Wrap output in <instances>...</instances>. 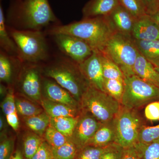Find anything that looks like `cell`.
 Instances as JSON below:
<instances>
[{
  "label": "cell",
  "mask_w": 159,
  "mask_h": 159,
  "mask_svg": "<svg viewBox=\"0 0 159 159\" xmlns=\"http://www.w3.org/2000/svg\"><path fill=\"white\" fill-rule=\"evenodd\" d=\"M50 35L64 34L83 40L93 52L102 53L109 40L116 32L107 16L83 18L66 25H56L48 30Z\"/></svg>",
  "instance_id": "cell-1"
},
{
  "label": "cell",
  "mask_w": 159,
  "mask_h": 159,
  "mask_svg": "<svg viewBox=\"0 0 159 159\" xmlns=\"http://www.w3.org/2000/svg\"><path fill=\"white\" fill-rule=\"evenodd\" d=\"M9 14L22 30L41 31L49 24L58 22L48 0H16L10 7Z\"/></svg>",
  "instance_id": "cell-2"
},
{
  "label": "cell",
  "mask_w": 159,
  "mask_h": 159,
  "mask_svg": "<svg viewBox=\"0 0 159 159\" xmlns=\"http://www.w3.org/2000/svg\"><path fill=\"white\" fill-rule=\"evenodd\" d=\"M57 60L46 67L44 74L68 91L77 101H81L89 84L83 75L79 65L69 58Z\"/></svg>",
  "instance_id": "cell-3"
},
{
  "label": "cell",
  "mask_w": 159,
  "mask_h": 159,
  "mask_svg": "<svg viewBox=\"0 0 159 159\" xmlns=\"http://www.w3.org/2000/svg\"><path fill=\"white\" fill-rule=\"evenodd\" d=\"M139 53L131 36L115 32L109 40L102 54L116 63L124 77L135 75L134 66Z\"/></svg>",
  "instance_id": "cell-4"
},
{
  "label": "cell",
  "mask_w": 159,
  "mask_h": 159,
  "mask_svg": "<svg viewBox=\"0 0 159 159\" xmlns=\"http://www.w3.org/2000/svg\"><path fill=\"white\" fill-rule=\"evenodd\" d=\"M7 28L23 61L36 63L47 58L48 47L41 31Z\"/></svg>",
  "instance_id": "cell-5"
},
{
  "label": "cell",
  "mask_w": 159,
  "mask_h": 159,
  "mask_svg": "<svg viewBox=\"0 0 159 159\" xmlns=\"http://www.w3.org/2000/svg\"><path fill=\"white\" fill-rule=\"evenodd\" d=\"M83 106L101 123L114 119L120 111V102L107 93L89 85L81 98Z\"/></svg>",
  "instance_id": "cell-6"
},
{
  "label": "cell",
  "mask_w": 159,
  "mask_h": 159,
  "mask_svg": "<svg viewBox=\"0 0 159 159\" xmlns=\"http://www.w3.org/2000/svg\"><path fill=\"white\" fill-rule=\"evenodd\" d=\"M124 91L121 103L134 110L154 101H159V88L136 75L125 77Z\"/></svg>",
  "instance_id": "cell-7"
},
{
  "label": "cell",
  "mask_w": 159,
  "mask_h": 159,
  "mask_svg": "<svg viewBox=\"0 0 159 159\" xmlns=\"http://www.w3.org/2000/svg\"><path fill=\"white\" fill-rule=\"evenodd\" d=\"M116 138L115 143L123 148L134 145L139 141L143 125L139 115L132 109L121 107L115 118Z\"/></svg>",
  "instance_id": "cell-8"
},
{
  "label": "cell",
  "mask_w": 159,
  "mask_h": 159,
  "mask_svg": "<svg viewBox=\"0 0 159 159\" xmlns=\"http://www.w3.org/2000/svg\"><path fill=\"white\" fill-rule=\"evenodd\" d=\"M59 50L77 64L82 63L93 54V50L83 40L70 34L52 35Z\"/></svg>",
  "instance_id": "cell-9"
},
{
  "label": "cell",
  "mask_w": 159,
  "mask_h": 159,
  "mask_svg": "<svg viewBox=\"0 0 159 159\" xmlns=\"http://www.w3.org/2000/svg\"><path fill=\"white\" fill-rule=\"evenodd\" d=\"M79 66L83 75L89 84L105 92L102 53L93 52L90 57Z\"/></svg>",
  "instance_id": "cell-10"
},
{
  "label": "cell",
  "mask_w": 159,
  "mask_h": 159,
  "mask_svg": "<svg viewBox=\"0 0 159 159\" xmlns=\"http://www.w3.org/2000/svg\"><path fill=\"white\" fill-rule=\"evenodd\" d=\"M25 66L20 79L21 89L24 93L35 101L41 100L42 84L41 82L40 70L34 63Z\"/></svg>",
  "instance_id": "cell-11"
},
{
  "label": "cell",
  "mask_w": 159,
  "mask_h": 159,
  "mask_svg": "<svg viewBox=\"0 0 159 159\" xmlns=\"http://www.w3.org/2000/svg\"><path fill=\"white\" fill-rule=\"evenodd\" d=\"M92 114H86L78 119L70 138L79 149L84 147L102 125Z\"/></svg>",
  "instance_id": "cell-12"
},
{
  "label": "cell",
  "mask_w": 159,
  "mask_h": 159,
  "mask_svg": "<svg viewBox=\"0 0 159 159\" xmlns=\"http://www.w3.org/2000/svg\"><path fill=\"white\" fill-rule=\"evenodd\" d=\"M131 36L140 40H159V26L149 15L136 20Z\"/></svg>",
  "instance_id": "cell-13"
},
{
  "label": "cell",
  "mask_w": 159,
  "mask_h": 159,
  "mask_svg": "<svg viewBox=\"0 0 159 159\" xmlns=\"http://www.w3.org/2000/svg\"><path fill=\"white\" fill-rule=\"evenodd\" d=\"M107 17L116 32L131 36L137 19L120 4Z\"/></svg>",
  "instance_id": "cell-14"
},
{
  "label": "cell",
  "mask_w": 159,
  "mask_h": 159,
  "mask_svg": "<svg viewBox=\"0 0 159 159\" xmlns=\"http://www.w3.org/2000/svg\"><path fill=\"white\" fill-rule=\"evenodd\" d=\"M42 90L47 99L77 108L78 102L72 95L55 81L46 80L42 83Z\"/></svg>",
  "instance_id": "cell-15"
},
{
  "label": "cell",
  "mask_w": 159,
  "mask_h": 159,
  "mask_svg": "<svg viewBox=\"0 0 159 159\" xmlns=\"http://www.w3.org/2000/svg\"><path fill=\"white\" fill-rule=\"evenodd\" d=\"M119 5V0H90L83 8V18L108 16Z\"/></svg>",
  "instance_id": "cell-16"
},
{
  "label": "cell",
  "mask_w": 159,
  "mask_h": 159,
  "mask_svg": "<svg viewBox=\"0 0 159 159\" xmlns=\"http://www.w3.org/2000/svg\"><path fill=\"white\" fill-rule=\"evenodd\" d=\"M116 138V128L114 118L108 122L102 123L86 145L107 147L115 143Z\"/></svg>",
  "instance_id": "cell-17"
},
{
  "label": "cell",
  "mask_w": 159,
  "mask_h": 159,
  "mask_svg": "<svg viewBox=\"0 0 159 159\" xmlns=\"http://www.w3.org/2000/svg\"><path fill=\"white\" fill-rule=\"evenodd\" d=\"M135 75L159 88V73L154 66L139 53L134 66Z\"/></svg>",
  "instance_id": "cell-18"
},
{
  "label": "cell",
  "mask_w": 159,
  "mask_h": 159,
  "mask_svg": "<svg viewBox=\"0 0 159 159\" xmlns=\"http://www.w3.org/2000/svg\"><path fill=\"white\" fill-rule=\"evenodd\" d=\"M41 104L46 113L51 118L77 117V108L54 102L48 99H41Z\"/></svg>",
  "instance_id": "cell-19"
},
{
  "label": "cell",
  "mask_w": 159,
  "mask_h": 159,
  "mask_svg": "<svg viewBox=\"0 0 159 159\" xmlns=\"http://www.w3.org/2000/svg\"><path fill=\"white\" fill-rule=\"evenodd\" d=\"M134 41L139 53L154 67H159V40H140L134 39Z\"/></svg>",
  "instance_id": "cell-20"
},
{
  "label": "cell",
  "mask_w": 159,
  "mask_h": 159,
  "mask_svg": "<svg viewBox=\"0 0 159 159\" xmlns=\"http://www.w3.org/2000/svg\"><path fill=\"white\" fill-rule=\"evenodd\" d=\"M0 46L7 54L19 57L17 46L9 34L6 27L2 6L0 5Z\"/></svg>",
  "instance_id": "cell-21"
},
{
  "label": "cell",
  "mask_w": 159,
  "mask_h": 159,
  "mask_svg": "<svg viewBox=\"0 0 159 159\" xmlns=\"http://www.w3.org/2000/svg\"><path fill=\"white\" fill-rule=\"evenodd\" d=\"M22 61V60L18 56L10 55L1 50L0 53V79L1 81L6 83L10 82L12 79L14 66Z\"/></svg>",
  "instance_id": "cell-22"
},
{
  "label": "cell",
  "mask_w": 159,
  "mask_h": 159,
  "mask_svg": "<svg viewBox=\"0 0 159 159\" xmlns=\"http://www.w3.org/2000/svg\"><path fill=\"white\" fill-rule=\"evenodd\" d=\"M26 125L31 130L40 136L45 132L46 129L50 125L51 117L45 112L36 116L29 117H24Z\"/></svg>",
  "instance_id": "cell-23"
},
{
  "label": "cell",
  "mask_w": 159,
  "mask_h": 159,
  "mask_svg": "<svg viewBox=\"0 0 159 159\" xmlns=\"http://www.w3.org/2000/svg\"><path fill=\"white\" fill-rule=\"evenodd\" d=\"M78 119L79 118L78 117L51 118L50 125L70 139L78 122Z\"/></svg>",
  "instance_id": "cell-24"
},
{
  "label": "cell",
  "mask_w": 159,
  "mask_h": 159,
  "mask_svg": "<svg viewBox=\"0 0 159 159\" xmlns=\"http://www.w3.org/2000/svg\"><path fill=\"white\" fill-rule=\"evenodd\" d=\"M44 140L37 134H30L24 139L22 152L25 159H31Z\"/></svg>",
  "instance_id": "cell-25"
},
{
  "label": "cell",
  "mask_w": 159,
  "mask_h": 159,
  "mask_svg": "<svg viewBox=\"0 0 159 159\" xmlns=\"http://www.w3.org/2000/svg\"><path fill=\"white\" fill-rule=\"evenodd\" d=\"M79 150L71 140L59 147H52L54 159H75Z\"/></svg>",
  "instance_id": "cell-26"
},
{
  "label": "cell",
  "mask_w": 159,
  "mask_h": 159,
  "mask_svg": "<svg viewBox=\"0 0 159 159\" xmlns=\"http://www.w3.org/2000/svg\"><path fill=\"white\" fill-rule=\"evenodd\" d=\"M124 79H105L104 88L105 93L121 103L124 91Z\"/></svg>",
  "instance_id": "cell-27"
},
{
  "label": "cell",
  "mask_w": 159,
  "mask_h": 159,
  "mask_svg": "<svg viewBox=\"0 0 159 159\" xmlns=\"http://www.w3.org/2000/svg\"><path fill=\"white\" fill-rule=\"evenodd\" d=\"M102 60L104 79H124L125 77L121 69L102 53Z\"/></svg>",
  "instance_id": "cell-28"
},
{
  "label": "cell",
  "mask_w": 159,
  "mask_h": 159,
  "mask_svg": "<svg viewBox=\"0 0 159 159\" xmlns=\"http://www.w3.org/2000/svg\"><path fill=\"white\" fill-rule=\"evenodd\" d=\"M119 2L136 19L148 15L142 0H119Z\"/></svg>",
  "instance_id": "cell-29"
},
{
  "label": "cell",
  "mask_w": 159,
  "mask_h": 159,
  "mask_svg": "<svg viewBox=\"0 0 159 159\" xmlns=\"http://www.w3.org/2000/svg\"><path fill=\"white\" fill-rule=\"evenodd\" d=\"M44 135L45 141L52 147H59L71 140L51 125L46 129Z\"/></svg>",
  "instance_id": "cell-30"
},
{
  "label": "cell",
  "mask_w": 159,
  "mask_h": 159,
  "mask_svg": "<svg viewBox=\"0 0 159 159\" xmlns=\"http://www.w3.org/2000/svg\"><path fill=\"white\" fill-rule=\"evenodd\" d=\"M16 104L17 111L24 117L36 116L43 112V109L25 99H16Z\"/></svg>",
  "instance_id": "cell-31"
},
{
  "label": "cell",
  "mask_w": 159,
  "mask_h": 159,
  "mask_svg": "<svg viewBox=\"0 0 159 159\" xmlns=\"http://www.w3.org/2000/svg\"><path fill=\"white\" fill-rule=\"evenodd\" d=\"M110 145L105 147L86 145L79 149L75 159H99Z\"/></svg>",
  "instance_id": "cell-32"
},
{
  "label": "cell",
  "mask_w": 159,
  "mask_h": 159,
  "mask_svg": "<svg viewBox=\"0 0 159 159\" xmlns=\"http://www.w3.org/2000/svg\"><path fill=\"white\" fill-rule=\"evenodd\" d=\"M159 139V124L153 126H144L139 134L138 142L145 145Z\"/></svg>",
  "instance_id": "cell-33"
},
{
  "label": "cell",
  "mask_w": 159,
  "mask_h": 159,
  "mask_svg": "<svg viewBox=\"0 0 159 159\" xmlns=\"http://www.w3.org/2000/svg\"><path fill=\"white\" fill-rule=\"evenodd\" d=\"M146 145L137 142L132 146L123 148L120 159H144V151Z\"/></svg>",
  "instance_id": "cell-34"
},
{
  "label": "cell",
  "mask_w": 159,
  "mask_h": 159,
  "mask_svg": "<svg viewBox=\"0 0 159 159\" xmlns=\"http://www.w3.org/2000/svg\"><path fill=\"white\" fill-rule=\"evenodd\" d=\"M1 107L6 116L17 112L16 99L12 90L9 91L2 102Z\"/></svg>",
  "instance_id": "cell-35"
},
{
  "label": "cell",
  "mask_w": 159,
  "mask_h": 159,
  "mask_svg": "<svg viewBox=\"0 0 159 159\" xmlns=\"http://www.w3.org/2000/svg\"><path fill=\"white\" fill-rule=\"evenodd\" d=\"M14 142L12 139L5 138L0 144V159H10L14 152Z\"/></svg>",
  "instance_id": "cell-36"
},
{
  "label": "cell",
  "mask_w": 159,
  "mask_h": 159,
  "mask_svg": "<svg viewBox=\"0 0 159 159\" xmlns=\"http://www.w3.org/2000/svg\"><path fill=\"white\" fill-rule=\"evenodd\" d=\"M31 159H54L52 147L44 140Z\"/></svg>",
  "instance_id": "cell-37"
},
{
  "label": "cell",
  "mask_w": 159,
  "mask_h": 159,
  "mask_svg": "<svg viewBox=\"0 0 159 159\" xmlns=\"http://www.w3.org/2000/svg\"><path fill=\"white\" fill-rule=\"evenodd\" d=\"M144 159H159V139L146 145Z\"/></svg>",
  "instance_id": "cell-38"
},
{
  "label": "cell",
  "mask_w": 159,
  "mask_h": 159,
  "mask_svg": "<svg viewBox=\"0 0 159 159\" xmlns=\"http://www.w3.org/2000/svg\"><path fill=\"white\" fill-rule=\"evenodd\" d=\"M145 116L150 121L159 120V101L148 104L145 110Z\"/></svg>",
  "instance_id": "cell-39"
},
{
  "label": "cell",
  "mask_w": 159,
  "mask_h": 159,
  "mask_svg": "<svg viewBox=\"0 0 159 159\" xmlns=\"http://www.w3.org/2000/svg\"><path fill=\"white\" fill-rule=\"evenodd\" d=\"M123 148L116 143L112 144L99 159H120Z\"/></svg>",
  "instance_id": "cell-40"
},
{
  "label": "cell",
  "mask_w": 159,
  "mask_h": 159,
  "mask_svg": "<svg viewBox=\"0 0 159 159\" xmlns=\"http://www.w3.org/2000/svg\"><path fill=\"white\" fill-rule=\"evenodd\" d=\"M148 15L152 14L159 10V0H142Z\"/></svg>",
  "instance_id": "cell-41"
},
{
  "label": "cell",
  "mask_w": 159,
  "mask_h": 159,
  "mask_svg": "<svg viewBox=\"0 0 159 159\" xmlns=\"http://www.w3.org/2000/svg\"><path fill=\"white\" fill-rule=\"evenodd\" d=\"M6 120L8 124L15 130H17L19 126V121L17 112L6 116Z\"/></svg>",
  "instance_id": "cell-42"
},
{
  "label": "cell",
  "mask_w": 159,
  "mask_h": 159,
  "mask_svg": "<svg viewBox=\"0 0 159 159\" xmlns=\"http://www.w3.org/2000/svg\"><path fill=\"white\" fill-rule=\"evenodd\" d=\"M10 159H25L22 152L20 149H16L14 151Z\"/></svg>",
  "instance_id": "cell-43"
},
{
  "label": "cell",
  "mask_w": 159,
  "mask_h": 159,
  "mask_svg": "<svg viewBox=\"0 0 159 159\" xmlns=\"http://www.w3.org/2000/svg\"><path fill=\"white\" fill-rule=\"evenodd\" d=\"M157 23L159 26V10L154 12L152 14L149 15Z\"/></svg>",
  "instance_id": "cell-44"
},
{
  "label": "cell",
  "mask_w": 159,
  "mask_h": 159,
  "mask_svg": "<svg viewBox=\"0 0 159 159\" xmlns=\"http://www.w3.org/2000/svg\"><path fill=\"white\" fill-rule=\"evenodd\" d=\"M5 125V122H4V119L2 117H1V119H0V130L2 132L3 130L4 127V126Z\"/></svg>",
  "instance_id": "cell-45"
},
{
  "label": "cell",
  "mask_w": 159,
  "mask_h": 159,
  "mask_svg": "<svg viewBox=\"0 0 159 159\" xmlns=\"http://www.w3.org/2000/svg\"><path fill=\"white\" fill-rule=\"evenodd\" d=\"M155 68L156 70L159 73V67H157V68L155 67Z\"/></svg>",
  "instance_id": "cell-46"
}]
</instances>
